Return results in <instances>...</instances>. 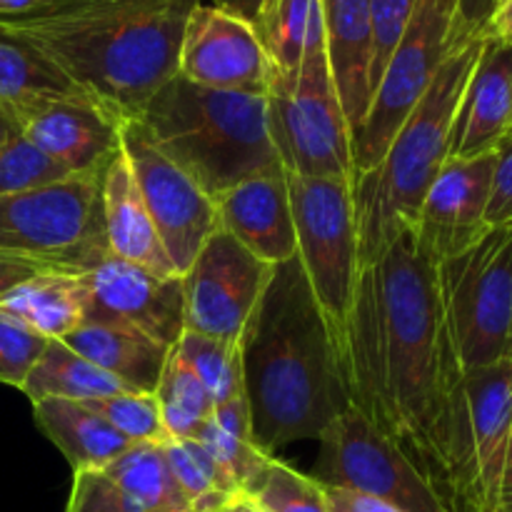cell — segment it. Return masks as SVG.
<instances>
[{
  "mask_svg": "<svg viewBox=\"0 0 512 512\" xmlns=\"http://www.w3.org/2000/svg\"><path fill=\"white\" fill-rule=\"evenodd\" d=\"M120 143L150 210L170 263L180 275L190 268L210 235L220 230L215 200L188 173L170 163L145 135L138 120L120 128Z\"/></svg>",
  "mask_w": 512,
  "mask_h": 512,
  "instance_id": "obj_14",
  "label": "cell"
},
{
  "mask_svg": "<svg viewBox=\"0 0 512 512\" xmlns=\"http://www.w3.org/2000/svg\"><path fill=\"white\" fill-rule=\"evenodd\" d=\"M18 133H20V128L15 125V120L0 110V148H3L10 138H15Z\"/></svg>",
  "mask_w": 512,
  "mask_h": 512,
  "instance_id": "obj_47",
  "label": "cell"
},
{
  "mask_svg": "<svg viewBox=\"0 0 512 512\" xmlns=\"http://www.w3.org/2000/svg\"><path fill=\"white\" fill-rule=\"evenodd\" d=\"M512 138V130H510V135H508V138H505V140H510Z\"/></svg>",
  "mask_w": 512,
  "mask_h": 512,
  "instance_id": "obj_50",
  "label": "cell"
},
{
  "mask_svg": "<svg viewBox=\"0 0 512 512\" xmlns=\"http://www.w3.org/2000/svg\"><path fill=\"white\" fill-rule=\"evenodd\" d=\"M100 203H103L105 243H108L110 255L158 275H168V278L180 275L160 243V235L150 218L123 143L103 170Z\"/></svg>",
  "mask_w": 512,
  "mask_h": 512,
  "instance_id": "obj_21",
  "label": "cell"
},
{
  "mask_svg": "<svg viewBox=\"0 0 512 512\" xmlns=\"http://www.w3.org/2000/svg\"><path fill=\"white\" fill-rule=\"evenodd\" d=\"M483 38L455 45L375 168L353 180L360 268L375 265L405 225H415L425 193L450 153L460 95Z\"/></svg>",
  "mask_w": 512,
  "mask_h": 512,
  "instance_id": "obj_4",
  "label": "cell"
},
{
  "mask_svg": "<svg viewBox=\"0 0 512 512\" xmlns=\"http://www.w3.org/2000/svg\"><path fill=\"white\" fill-rule=\"evenodd\" d=\"M512 510V425H510V445H508V460H505V475H503V490H500V510Z\"/></svg>",
  "mask_w": 512,
  "mask_h": 512,
  "instance_id": "obj_46",
  "label": "cell"
},
{
  "mask_svg": "<svg viewBox=\"0 0 512 512\" xmlns=\"http://www.w3.org/2000/svg\"><path fill=\"white\" fill-rule=\"evenodd\" d=\"M205 3L218 5V8L228 10V13L238 15V18L248 20L250 25H255V28H258L260 20H263L265 13L273 8L275 0H205Z\"/></svg>",
  "mask_w": 512,
  "mask_h": 512,
  "instance_id": "obj_44",
  "label": "cell"
},
{
  "mask_svg": "<svg viewBox=\"0 0 512 512\" xmlns=\"http://www.w3.org/2000/svg\"><path fill=\"white\" fill-rule=\"evenodd\" d=\"M175 75L205 88L268 95L273 63L255 25L200 0L185 20Z\"/></svg>",
  "mask_w": 512,
  "mask_h": 512,
  "instance_id": "obj_15",
  "label": "cell"
},
{
  "mask_svg": "<svg viewBox=\"0 0 512 512\" xmlns=\"http://www.w3.org/2000/svg\"><path fill=\"white\" fill-rule=\"evenodd\" d=\"M50 340L15 315L0 310V383L23 388Z\"/></svg>",
  "mask_w": 512,
  "mask_h": 512,
  "instance_id": "obj_35",
  "label": "cell"
},
{
  "mask_svg": "<svg viewBox=\"0 0 512 512\" xmlns=\"http://www.w3.org/2000/svg\"><path fill=\"white\" fill-rule=\"evenodd\" d=\"M440 298L465 373L508 358L512 328V225L490 228L438 265Z\"/></svg>",
  "mask_w": 512,
  "mask_h": 512,
  "instance_id": "obj_9",
  "label": "cell"
},
{
  "mask_svg": "<svg viewBox=\"0 0 512 512\" xmlns=\"http://www.w3.org/2000/svg\"><path fill=\"white\" fill-rule=\"evenodd\" d=\"M70 173L53 158L35 148L28 138L15 135L0 148V198L5 195L28 193V190L43 188V185L60 183Z\"/></svg>",
  "mask_w": 512,
  "mask_h": 512,
  "instance_id": "obj_33",
  "label": "cell"
},
{
  "mask_svg": "<svg viewBox=\"0 0 512 512\" xmlns=\"http://www.w3.org/2000/svg\"><path fill=\"white\" fill-rule=\"evenodd\" d=\"M323 23L335 88L355 138L373 103L370 0H323Z\"/></svg>",
  "mask_w": 512,
  "mask_h": 512,
  "instance_id": "obj_22",
  "label": "cell"
},
{
  "mask_svg": "<svg viewBox=\"0 0 512 512\" xmlns=\"http://www.w3.org/2000/svg\"><path fill=\"white\" fill-rule=\"evenodd\" d=\"M298 260L308 278L348 388L350 323L360 283L353 180L300 178L288 173Z\"/></svg>",
  "mask_w": 512,
  "mask_h": 512,
  "instance_id": "obj_6",
  "label": "cell"
},
{
  "mask_svg": "<svg viewBox=\"0 0 512 512\" xmlns=\"http://www.w3.org/2000/svg\"><path fill=\"white\" fill-rule=\"evenodd\" d=\"M512 130V48L483 38V50L460 95L448 160L498 153Z\"/></svg>",
  "mask_w": 512,
  "mask_h": 512,
  "instance_id": "obj_19",
  "label": "cell"
},
{
  "mask_svg": "<svg viewBox=\"0 0 512 512\" xmlns=\"http://www.w3.org/2000/svg\"><path fill=\"white\" fill-rule=\"evenodd\" d=\"M105 423L113 425L130 443H165L170 440L160 418L155 395L150 393H120L113 398L85 400Z\"/></svg>",
  "mask_w": 512,
  "mask_h": 512,
  "instance_id": "obj_34",
  "label": "cell"
},
{
  "mask_svg": "<svg viewBox=\"0 0 512 512\" xmlns=\"http://www.w3.org/2000/svg\"><path fill=\"white\" fill-rule=\"evenodd\" d=\"M153 395L165 430L173 440H193L198 430L213 418V398L175 350H170Z\"/></svg>",
  "mask_w": 512,
  "mask_h": 512,
  "instance_id": "obj_29",
  "label": "cell"
},
{
  "mask_svg": "<svg viewBox=\"0 0 512 512\" xmlns=\"http://www.w3.org/2000/svg\"><path fill=\"white\" fill-rule=\"evenodd\" d=\"M60 343L83 355L103 373L128 385L133 393L150 395L158 388L160 373L173 350L140 330L108 323H83L73 333L65 335Z\"/></svg>",
  "mask_w": 512,
  "mask_h": 512,
  "instance_id": "obj_23",
  "label": "cell"
},
{
  "mask_svg": "<svg viewBox=\"0 0 512 512\" xmlns=\"http://www.w3.org/2000/svg\"><path fill=\"white\" fill-rule=\"evenodd\" d=\"M508 358L512 360V328H510V343H508Z\"/></svg>",
  "mask_w": 512,
  "mask_h": 512,
  "instance_id": "obj_49",
  "label": "cell"
},
{
  "mask_svg": "<svg viewBox=\"0 0 512 512\" xmlns=\"http://www.w3.org/2000/svg\"><path fill=\"white\" fill-rule=\"evenodd\" d=\"M512 425V360L465 373L450 512H498Z\"/></svg>",
  "mask_w": 512,
  "mask_h": 512,
  "instance_id": "obj_12",
  "label": "cell"
},
{
  "mask_svg": "<svg viewBox=\"0 0 512 512\" xmlns=\"http://www.w3.org/2000/svg\"><path fill=\"white\" fill-rule=\"evenodd\" d=\"M270 138L285 170L300 178L353 180V135L335 88L328 45L295 70H275L268 88Z\"/></svg>",
  "mask_w": 512,
  "mask_h": 512,
  "instance_id": "obj_7",
  "label": "cell"
},
{
  "mask_svg": "<svg viewBox=\"0 0 512 512\" xmlns=\"http://www.w3.org/2000/svg\"><path fill=\"white\" fill-rule=\"evenodd\" d=\"M498 0H455L453 28H450V50L468 40L480 38L485 20L493 13Z\"/></svg>",
  "mask_w": 512,
  "mask_h": 512,
  "instance_id": "obj_40",
  "label": "cell"
},
{
  "mask_svg": "<svg viewBox=\"0 0 512 512\" xmlns=\"http://www.w3.org/2000/svg\"><path fill=\"white\" fill-rule=\"evenodd\" d=\"M485 223H488V228L512 225V138L505 140L495 153L493 190H490Z\"/></svg>",
  "mask_w": 512,
  "mask_h": 512,
  "instance_id": "obj_38",
  "label": "cell"
},
{
  "mask_svg": "<svg viewBox=\"0 0 512 512\" xmlns=\"http://www.w3.org/2000/svg\"><path fill=\"white\" fill-rule=\"evenodd\" d=\"M200 0H53L0 35L28 45L120 123L138 120L178 73L185 20Z\"/></svg>",
  "mask_w": 512,
  "mask_h": 512,
  "instance_id": "obj_2",
  "label": "cell"
},
{
  "mask_svg": "<svg viewBox=\"0 0 512 512\" xmlns=\"http://www.w3.org/2000/svg\"><path fill=\"white\" fill-rule=\"evenodd\" d=\"M240 495L263 512H330L323 483L283 463L275 455Z\"/></svg>",
  "mask_w": 512,
  "mask_h": 512,
  "instance_id": "obj_32",
  "label": "cell"
},
{
  "mask_svg": "<svg viewBox=\"0 0 512 512\" xmlns=\"http://www.w3.org/2000/svg\"><path fill=\"white\" fill-rule=\"evenodd\" d=\"M103 170L0 198V250L88 273L108 258L100 203Z\"/></svg>",
  "mask_w": 512,
  "mask_h": 512,
  "instance_id": "obj_8",
  "label": "cell"
},
{
  "mask_svg": "<svg viewBox=\"0 0 512 512\" xmlns=\"http://www.w3.org/2000/svg\"><path fill=\"white\" fill-rule=\"evenodd\" d=\"M495 153L470 160H445L438 178L425 193L415 220L420 250L443 265L465 253L488 233L490 190H493Z\"/></svg>",
  "mask_w": 512,
  "mask_h": 512,
  "instance_id": "obj_17",
  "label": "cell"
},
{
  "mask_svg": "<svg viewBox=\"0 0 512 512\" xmlns=\"http://www.w3.org/2000/svg\"><path fill=\"white\" fill-rule=\"evenodd\" d=\"M213 420L220 430H225L228 435H235V438L253 440V430H250V410L248 400L235 398L228 400L223 405H215Z\"/></svg>",
  "mask_w": 512,
  "mask_h": 512,
  "instance_id": "obj_41",
  "label": "cell"
},
{
  "mask_svg": "<svg viewBox=\"0 0 512 512\" xmlns=\"http://www.w3.org/2000/svg\"><path fill=\"white\" fill-rule=\"evenodd\" d=\"M453 15L455 0H418L398 48L380 75L368 118L353 138V180L378 165L403 120L433 83L450 53Z\"/></svg>",
  "mask_w": 512,
  "mask_h": 512,
  "instance_id": "obj_11",
  "label": "cell"
},
{
  "mask_svg": "<svg viewBox=\"0 0 512 512\" xmlns=\"http://www.w3.org/2000/svg\"><path fill=\"white\" fill-rule=\"evenodd\" d=\"M348 398L408 453L450 510L465 370L445 318L438 265L420 250L415 225H405L383 258L360 270Z\"/></svg>",
  "mask_w": 512,
  "mask_h": 512,
  "instance_id": "obj_1",
  "label": "cell"
},
{
  "mask_svg": "<svg viewBox=\"0 0 512 512\" xmlns=\"http://www.w3.org/2000/svg\"><path fill=\"white\" fill-rule=\"evenodd\" d=\"M253 443L273 455L318 440L350 405L333 338L298 255L273 268L240 338Z\"/></svg>",
  "mask_w": 512,
  "mask_h": 512,
  "instance_id": "obj_3",
  "label": "cell"
},
{
  "mask_svg": "<svg viewBox=\"0 0 512 512\" xmlns=\"http://www.w3.org/2000/svg\"><path fill=\"white\" fill-rule=\"evenodd\" d=\"M273 268L230 233L215 230L183 273L185 330L240 345Z\"/></svg>",
  "mask_w": 512,
  "mask_h": 512,
  "instance_id": "obj_13",
  "label": "cell"
},
{
  "mask_svg": "<svg viewBox=\"0 0 512 512\" xmlns=\"http://www.w3.org/2000/svg\"><path fill=\"white\" fill-rule=\"evenodd\" d=\"M55 270L73 273V270L63 268V265L48 263V260L28 258V255L18 253H3V250H0V300L8 293H13L18 285L28 283V280L38 278V275L43 273H55Z\"/></svg>",
  "mask_w": 512,
  "mask_h": 512,
  "instance_id": "obj_39",
  "label": "cell"
},
{
  "mask_svg": "<svg viewBox=\"0 0 512 512\" xmlns=\"http://www.w3.org/2000/svg\"><path fill=\"white\" fill-rule=\"evenodd\" d=\"M20 390L28 395L30 403H38V400H78V403H85V400L133 393L128 385L95 368L90 360H85L83 355L70 350L60 340H50L43 358L38 360V365Z\"/></svg>",
  "mask_w": 512,
  "mask_h": 512,
  "instance_id": "obj_27",
  "label": "cell"
},
{
  "mask_svg": "<svg viewBox=\"0 0 512 512\" xmlns=\"http://www.w3.org/2000/svg\"><path fill=\"white\" fill-rule=\"evenodd\" d=\"M275 70H295L313 50L325 48L323 0H275L258 28Z\"/></svg>",
  "mask_w": 512,
  "mask_h": 512,
  "instance_id": "obj_28",
  "label": "cell"
},
{
  "mask_svg": "<svg viewBox=\"0 0 512 512\" xmlns=\"http://www.w3.org/2000/svg\"><path fill=\"white\" fill-rule=\"evenodd\" d=\"M220 512H225V508H223V510H220Z\"/></svg>",
  "mask_w": 512,
  "mask_h": 512,
  "instance_id": "obj_51",
  "label": "cell"
},
{
  "mask_svg": "<svg viewBox=\"0 0 512 512\" xmlns=\"http://www.w3.org/2000/svg\"><path fill=\"white\" fill-rule=\"evenodd\" d=\"M173 350L198 375V380L208 390L215 405H223L235 398H245L243 358H240L238 343H228V340H218L210 338V335L185 330Z\"/></svg>",
  "mask_w": 512,
  "mask_h": 512,
  "instance_id": "obj_31",
  "label": "cell"
},
{
  "mask_svg": "<svg viewBox=\"0 0 512 512\" xmlns=\"http://www.w3.org/2000/svg\"><path fill=\"white\" fill-rule=\"evenodd\" d=\"M165 460L195 512H220L240 493L233 480L195 440H165Z\"/></svg>",
  "mask_w": 512,
  "mask_h": 512,
  "instance_id": "obj_30",
  "label": "cell"
},
{
  "mask_svg": "<svg viewBox=\"0 0 512 512\" xmlns=\"http://www.w3.org/2000/svg\"><path fill=\"white\" fill-rule=\"evenodd\" d=\"M418 0H370V25H373V93L388 65L390 55L398 48L405 28H408Z\"/></svg>",
  "mask_w": 512,
  "mask_h": 512,
  "instance_id": "obj_37",
  "label": "cell"
},
{
  "mask_svg": "<svg viewBox=\"0 0 512 512\" xmlns=\"http://www.w3.org/2000/svg\"><path fill=\"white\" fill-rule=\"evenodd\" d=\"M83 273H43L18 285L0 300V310L15 315L48 340H63L85 323Z\"/></svg>",
  "mask_w": 512,
  "mask_h": 512,
  "instance_id": "obj_26",
  "label": "cell"
},
{
  "mask_svg": "<svg viewBox=\"0 0 512 512\" xmlns=\"http://www.w3.org/2000/svg\"><path fill=\"white\" fill-rule=\"evenodd\" d=\"M33 418L45 438L65 455L73 473L105 468L135 445L78 400H38L33 403Z\"/></svg>",
  "mask_w": 512,
  "mask_h": 512,
  "instance_id": "obj_24",
  "label": "cell"
},
{
  "mask_svg": "<svg viewBox=\"0 0 512 512\" xmlns=\"http://www.w3.org/2000/svg\"><path fill=\"white\" fill-rule=\"evenodd\" d=\"M318 443V483L370 495L400 512H450L408 453L353 405L325 428Z\"/></svg>",
  "mask_w": 512,
  "mask_h": 512,
  "instance_id": "obj_10",
  "label": "cell"
},
{
  "mask_svg": "<svg viewBox=\"0 0 512 512\" xmlns=\"http://www.w3.org/2000/svg\"><path fill=\"white\" fill-rule=\"evenodd\" d=\"M510 512H512V510H510Z\"/></svg>",
  "mask_w": 512,
  "mask_h": 512,
  "instance_id": "obj_52",
  "label": "cell"
},
{
  "mask_svg": "<svg viewBox=\"0 0 512 512\" xmlns=\"http://www.w3.org/2000/svg\"><path fill=\"white\" fill-rule=\"evenodd\" d=\"M88 98L53 63L28 45L0 35V110L20 128L25 118L58 100Z\"/></svg>",
  "mask_w": 512,
  "mask_h": 512,
  "instance_id": "obj_25",
  "label": "cell"
},
{
  "mask_svg": "<svg viewBox=\"0 0 512 512\" xmlns=\"http://www.w3.org/2000/svg\"><path fill=\"white\" fill-rule=\"evenodd\" d=\"M480 38L495 40V43L512 48V0H498L495 3L493 13L485 20L483 30H480Z\"/></svg>",
  "mask_w": 512,
  "mask_h": 512,
  "instance_id": "obj_43",
  "label": "cell"
},
{
  "mask_svg": "<svg viewBox=\"0 0 512 512\" xmlns=\"http://www.w3.org/2000/svg\"><path fill=\"white\" fill-rule=\"evenodd\" d=\"M325 498H328V510L330 512H400L393 505L383 503L378 498H370V495L355 493V490L345 488H330L323 485Z\"/></svg>",
  "mask_w": 512,
  "mask_h": 512,
  "instance_id": "obj_42",
  "label": "cell"
},
{
  "mask_svg": "<svg viewBox=\"0 0 512 512\" xmlns=\"http://www.w3.org/2000/svg\"><path fill=\"white\" fill-rule=\"evenodd\" d=\"M85 323L125 325L175 348L185 333L183 275H158L108 255L83 273Z\"/></svg>",
  "mask_w": 512,
  "mask_h": 512,
  "instance_id": "obj_16",
  "label": "cell"
},
{
  "mask_svg": "<svg viewBox=\"0 0 512 512\" xmlns=\"http://www.w3.org/2000/svg\"><path fill=\"white\" fill-rule=\"evenodd\" d=\"M53 0H0V20L8 18H23V15L38 13V10L48 8Z\"/></svg>",
  "mask_w": 512,
  "mask_h": 512,
  "instance_id": "obj_45",
  "label": "cell"
},
{
  "mask_svg": "<svg viewBox=\"0 0 512 512\" xmlns=\"http://www.w3.org/2000/svg\"><path fill=\"white\" fill-rule=\"evenodd\" d=\"M225 512H263L258 508V505H253L250 503L248 498H245V495H235L233 500H230L228 505H225Z\"/></svg>",
  "mask_w": 512,
  "mask_h": 512,
  "instance_id": "obj_48",
  "label": "cell"
},
{
  "mask_svg": "<svg viewBox=\"0 0 512 512\" xmlns=\"http://www.w3.org/2000/svg\"><path fill=\"white\" fill-rule=\"evenodd\" d=\"M150 143L218 200L278 158L268 98L215 90L173 75L138 118Z\"/></svg>",
  "mask_w": 512,
  "mask_h": 512,
  "instance_id": "obj_5",
  "label": "cell"
},
{
  "mask_svg": "<svg viewBox=\"0 0 512 512\" xmlns=\"http://www.w3.org/2000/svg\"><path fill=\"white\" fill-rule=\"evenodd\" d=\"M193 440L203 445V448L213 455L215 463L228 473V478L233 480L235 488H238L240 493L248 488L250 480H253L270 460V453L260 450L253 440L228 435L225 430H220L213 420H208Z\"/></svg>",
  "mask_w": 512,
  "mask_h": 512,
  "instance_id": "obj_36",
  "label": "cell"
},
{
  "mask_svg": "<svg viewBox=\"0 0 512 512\" xmlns=\"http://www.w3.org/2000/svg\"><path fill=\"white\" fill-rule=\"evenodd\" d=\"M220 230L270 265L298 255L288 170L280 160L245 178L215 200Z\"/></svg>",
  "mask_w": 512,
  "mask_h": 512,
  "instance_id": "obj_18",
  "label": "cell"
},
{
  "mask_svg": "<svg viewBox=\"0 0 512 512\" xmlns=\"http://www.w3.org/2000/svg\"><path fill=\"white\" fill-rule=\"evenodd\" d=\"M120 128L123 123L95 100L70 98L45 105L25 118L20 135L70 173H93L105 170L118 153Z\"/></svg>",
  "mask_w": 512,
  "mask_h": 512,
  "instance_id": "obj_20",
  "label": "cell"
}]
</instances>
